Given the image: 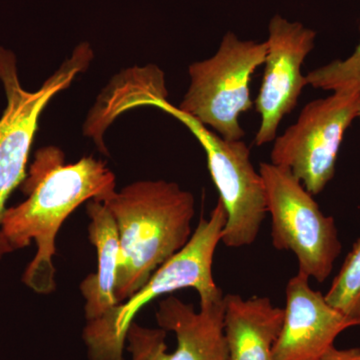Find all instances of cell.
Here are the masks:
<instances>
[{
  "label": "cell",
  "instance_id": "obj_18",
  "mask_svg": "<svg viewBox=\"0 0 360 360\" xmlns=\"http://www.w3.org/2000/svg\"><path fill=\"white\" fill-rule=\"evenodd\" d=\"M6 253H9L8 248H6V245H0V258L4 257Z\"/></svg>",
  "mask_w": 360,
  "mask_h": 360
},
{
  "label": "cell",
  "instance_id": "obj_16",
  "mask_svg": "<svg viewBox=\"0 0 360 360\" xmlns=\"http://www.w3.org/2000/svg\"><path fill=\"white\" fill-rule=\"evenodd\" d=\"M165 338L167 331L162 328H143L134 321L127 335V350L131 354V360H150L153 350L165 341Z\"/></svg>",
  "mask_w": 360,
  "mask_h": 360
},
{
  "label": "cell",
  "instance_id": "obj_17",
  "mask_svg": "<svg viewBox=\"0 0 360 360\" xmlns=\"http://www.w3.org/2000/svg\"><path fill=\"white\" fill-rule=\"evenodd\" d=\"M321 360H360V348L338 349L333 347Z\"/></svg>",
  "mask_w": 360,
  "mask_h": 360
},
{
  "label": "cell",
  "instance_id": "obj_4",
  "mask_svg": "<svg viewBox=\"0 0 360 360\" xmlns=\"http://www.w3.org/2000/svg\"><path fill=\"white\" fill-rule=\"evenodd\" d=\"M266 52V41L227 32L214 56L189 65L191 84L177 108L222 139L241 141L245 131L239 117L252 108L251 77L264 65Z\"/></svg>",
  "mask_w": 360,
  "mask_h": 360
},
{
  "label": "cell",
  "instance_id": "obj_3",
  "mask_svg": "<svg viewBox=\"0 0 360 360\" xmlns=\"http://www.w3.org/2000/svg\"><path fill=\"white\" fill-rule=\"evenodd\" d=\"M226 219L219 200L210 217H201L186 245L161 265L136 292L103 316L86 321L82 338L89 360H123L130 326L139 312L160 296L184 288L198 291L200 302L224 295L213 278L212 264Z\"/></svg>",
  "mask_w": 360,
  "mask_h": 360
},
{
  "label": "cell",
  "instance_id": "obj_11",
  "mask_svg": "<svg viewBox=\"0 0 360 360\" xmlns=\"http://www.w3.org/2000/svg\"><path fill=\"white\" fill-rule=\"evenodd\" d=\"M224 298L200 302L198 311L174 295L160 302L155 314L158 328L174 333L176 348L169 354L162 341L150 360H229Z\"/></svg>",
  "mask_w": 360,
  "mask_h": 360
},
{
  "label": "cell",
  "instance_id": "obj_15",
  "mask_svg": "<svg viewBox=\"0 0 360 360\" xmlns=\"http://www.w3.org/2000/svg\"><path fill=\"white\" fill-rule=\"evenodd\" d=\"M307 82L317 89L360 94V41L349 58L310 71Z\"/></svg>",
  "mask_w": 360,
  "mask_h": 360
},
{
  "label": "cell",
  "instance_id": "obj_9",
  "mask_svg": "<svg viewBox=\"0 0 360 360\" xmlns=\"http://www.w3.org/2000/svg\"><path fill=\"white\" fill-rule=\"evenodd\" d=\"M269 32L264 77L255 103L262 118L255 139L257 146L274 141L279 124L295 110L307 85L302 65L316 37L314 30L278 14L270 20Z\"/></svg>",
  "mask_w": 360,
  "mask_h": 360
},
{
  "label": "cell",
  "instance_id": "obj_14",
  "mask_svg": "<svg viewBox=\"0 0 360 360\" xmlns=\"http://www.w3.org/2000/svg\"><path fill=\"white\" fill-rule=\"evenodd\" d=\"M324 296L331 307L360 324V238Z\"/></svg>",
  "mask_w": 360,
  "mask_h": 360
},
{
  "label": "cell",
  "instance_id": "obj_8",
  "mask_svg": "<svg viewBox=\"0 0 360 360\" xmlns=\"http://www.w3.org/2000/svg\"><path fill=\"white\" fill-rule=\"evenodd\" d=\"M360 94L333 92L310 101L297 122L276 136L270 162L288 168L312 195L322 193L335 174L343 136L359 110Z\"/></svg>",
  "mask_w": 360,
  "mask_h": 360
},
{
  "label": "cell",
  "instance_id": "obj_5",
  "mask_svg": "<svg viewBox=\"0 0 360 360\" xmlns=\"http://www.w3.org/2000/svg\"><path fill=\"white\" fill-rule=\"evenodd\" d=\"M94 58L91 46L82 42L39 89L28 91L20 84L13 52L0 47V82L7 101L0 117V221L9 196L25 179L40 116L56 94L89 68ZM0 245H6L1 234Z\"/></svg>",
  "mask_w": 360,
  "mask_h": 360
},
{
  "label": "cell",
  "instance_id": "obj_12",
  "mask_svg": "<svg viewBox=\"0 0 360 360\" xmlns=\"http://www.w3.org/2000/svg\"><path fill=\"white\" fill-rule=\"evenodd\" d=\"M224 302L229 360H274L272 350L283 328L284 309L259 296L243 300L226 295Z\"/></svg>",
  "mask_w": 360,
  "mask_h": 360
},
{
  "label": "cell",
  "instance_id": "obj_19",
  "mask_svg": "<svg viewBox=\"0 0 360 360\" xmlns=\"http://www.w3.org/2000/svg\"><path fill=\"white\" fill-rule=\"evenodd\" d=\"M357 118H360V98H359V115H357Z\"/></svg>",
  "mask_w": 360,
  "mask_h": 360
},
{
  "label": "cell",
  "instance_id": "obj_10",
  "mask_svg": "<svg viewBox=\"0 0 360 360\" xmlns=\"http://www.w3.org/2000/svg\"><path fill=\"white\" fill-rule=\"evenodd\" d=\"M283 328L274 350V360H321L335 347L343 331L359 322L345 316L310 288L309 277L298 271L285 290Z\"/></svg>",
  "mask_w": 360,
  "mask_h": 360
},
{
  "label": "cell",
  "instance_id": "obj_6",
  "mask_svg": "<svg viewBox=\"0 0 360 360\" xmlns=\"http://www.w3.org/2000/svg\"><path fill=\"white\" fill-rule=\"evenodd\" d=\"M259 174L271 217L272 245L295 255L298 271L324 283L342 250L335 219L321 212L314 195L288 168L262 162Z\"/></svg>",
  "mask_w": 360,
  "mask_h": 360
},
{
  "label": "cell",
  "instance_id": "obj_1",
  "mask_svg": "<svg viewBox=\"0 0 360 360\" xmlns=\"http://www.w3.org/2000/svg\"><path fill=\"white\" fill-rule=\"evenodd\" d=\"M20 188L27 198L4 210L0 234L11 252L34 241L37 253L23 272L22 283L49 295L56 288L53 257L59 229L78 206L113 193L115 175L92 156L66 163L63 149L49 146L35 153Z\"/></svg>",
  "mask_w": 360,
  "mask_h": 360
},
{
  "label": "cell",
  "instance_id": "obj_2",
  "mask_svg": "<svg viewBox=\"0 0 360 360\" xmlns=\"http://www.w3.org/2000/svg\"><path fill=\"white\" fill-rule=\"evenodd\" d=\"M101 202L115 219L120 236L115 292L120 303L188 243L195 200L176 182L141 180L113 191Z\"/></svg>",
  "mask_w": 360,
  "mask_h": 360
},
{
  "label": "cell",
  "instance_id": "obj_13",
  "mask_svg": "<svg viewBox=\"0 0 360 360\" xmlns=\"http://www.w3.org/2000/svg\"><path fill=\"white\" fill-rule=\"evenodd\" d=\"M86 212L90 219L89 238L97 253V270L80 283L85 300L86 321L108 314L118 304L115 281L120 262V236L115 220L101 201L89 200Z\"/></svg>",
  "mask_w": 360,
  "mask_h": 360
},
{
  "label": "cell",
  "instance_id": "obj_7",
  "mask_svg": "<svg viewBox=\"0 0 360 360\" xmlns=\"http://www.w3.org/2000/svg\"><path fill=\"white\" fill-rule=\"evenodd\" d=\"M146 106L160 108L191 130L205 149L207 167L226 212L221 243L240 248L257 240L267 215L264 180L250 158V149L243 141H226L205 125L179 110L167 98H153Z\"/></svg>",
  "mask_w": 360,
  "mask_h": 360
}]
</instances>
